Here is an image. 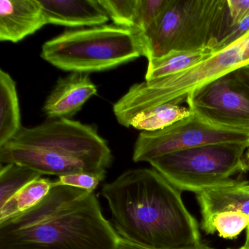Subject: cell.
Returning a JSON list of instances; mask_svg holds the SVG:
<instances>
[{
  "label": "cell",
  "mask_w": 249,
  "mask_h": 249,
  "mask_svg": "<svg viewBox=\"0 0 249 249\" xmlns=\"http://www.w3.org/2000/svg\"><path fill=\"white\" fill-rule=\"evenodd\" d=\"M112 225L143 249H190L200 244L198 222L176 189L154 168L133 169L102 188Z\"/></svg>",
  "instance_id": "obj_1"
},
{
  "label": "cell",
  "mask_w": 249,
  "mask_h": 249,
  "mask_svg": "<svg viewBox=\"0 0 249 249\" xmlns=\"http://www.w3.org/2000/svg\"><path fill=\"white\" fill-rule=\"evenodd\" d=\"M94 192L53 186L28 211L0 221V249H119Z\"/></svg>",
  "instance_id": "obj_2"
},
{
  "label": "cell",
  "mask_w": 249,
  "mask_h": 249,
  "mask_svg": "<svg viewBox=\"0 0 249 249\" xmlns=\"http://www.w3.org/2000/svg\"><path fill=\"white\" fill-rule=\"evenodd\" d=\"M249 65V32L183 72L134 84L113 106L115 116L121 125L129 127L138 113L162 105L180 106L196 90Z\"/></svg>",
  "instance_id": "obj_3"
},
{
  "label": "cell",
  "mask_w": 249,
  "mask_h": 249,
  "mask_svg": "<svg viewBox=\"0 0 249 249\" xmlns=\"http://www.w3.org/2000/svg\"><path fill=\"white\" fill-rule=\"evenodd\" d=\"M41 57L71 72H103L143 56L141 34L115 24L67 30L46 41Z\"/></svg>",
  "instance_id": "obj_4"
},
{
  "label": "cell",
  "mask_w": 249,
  "mask_h": 249,
  "mask_svg": "<svg viewBox=\"0 0 249 249\" xmlns=\"http://www.w3.org/2000/svg\"><path fill=\"white\" fill-rule=\"evenodd\" d=\"M228 27L227 0H169L141 36L148 60L172 51L213 49Z\"/></svg>",
  "instance_id": "obj_5"
},
{
  "label": "cell",
  "mask_w": 249,
  "mask_h": 249,
  "mask_svg": "<svg viewBox=\"0 0 249 249\" xmlns=\"http://www.w3.org/2000/svg\"><path fill=\"white\" fill-rule=\"evenodd\" d=\"M249 148L242 143L203 145L166 154L149 164L180 192L197 194L249 170L245 156Z\"/></svg>",
  "instance_id": "obj_6"
},
{
  "label": "cell",
  "mask_w": 249,
  "mask_h": 249,
  "mask_svg": "<svg viewBox=\"0 0 249 249\" xmlns=\"http://www.w3.org/2000/svg\"><path fill=\"white\" fill-rule=\"evenodd\" d=\"M10 142L43 147L56 155L84 163L101 181L113 160L107 142L94 126L71 119H50L34 127H22Z\"/></svg>",
  "instance_id": "obj_7"
},
{
  "label": "cell",
  "mask_w": 249,
  "mask_h": 249,
  "mask_svg": "<svg viewBox=\"0 0 249 249\" xmlns=\"http://www.w3.org/2000/svg\"><path fill=\"white\" fill-rule=\"evenodd\" d=\"M222 143L249 145V129L217 126L192 112L165 129L141 132L135 142L132 160L135 162L149 163L175 151Z\"/></svg>",
  "instance_id": "obj_8"
},
{
  "label": "cell",
  "mask_w": 249,
  "mask_h": 249,
  "mask_svg": "<svg viewBox=\"0 0 249 249\" xmlns=\"http://www.w3.org/2000/svg\"><path fill=\"white\" fill-rule=\"evenodd\" d=\"M186 103L194 113L213 124L249 129V87L237 71L196 90Z\"/></svg>",
  "instance_id": "obj_9"
},
{
  "label": "cell",
  "mask_w": 249,
  "mask_h": 249,
  "mask_svg": "<svg viewBox=\"0 0 249 249\" xmlns=\"http://www.w3.org/2000/svg\"><path fill=\"white\" fill-rule=\"evenodd\" d=\"M97 93L89 74L71 72L58 80L45 102L43 112L49 119H70Z\"/></svg>",
  "instance_id": "obj_10"
},
{
  "label": "cell",
  "mask_w": 249,
  "mask_h": 249,
  "mask_svg": "<svg viewBox=\"0 0 249 249\" xmlns=\"http://www.w3.org/2000/svg\"><path fill=\"white\" fill-rule=\"evenodd\" d=\"M47 24L40 0L0 1V40L18 43Z\"/></svg>",
  "instance_id": "obj_11"
},
{
  "label": "cell",
  "mask_w": 249,
  "mask_h": 249,
  "mask_svg": "<svg viewBox=\"0 0 249 249\" xmlns=\"http://www.w3.org/2000/svg\"><path fill=\"white\" fill-rule=\"evenodd\" d=\"M48 24L72 28L105 25L109 17L98 0H40Z\"/></svg>",
  "instance_id": "obj_12"
},
{
  "label": "cell",
  "mask_w": 249,
  "mask_h": 249,
  "mask_svg": "<svg viewBox=\"0 0 249 249\" xmlns=\"http://www.w3.org/2000/svg\"><path fill=\"white\" fill-rule=\"evenodd\" d=\"M245 182L231 179L224 184L196 194L202 225L224 213L241 212L249 215V192L245 189Z\"/></svg>",
  "instance_id": "obj_13"
},
{
  "label": "cell",
  "mask_w": 249,
  "mask_h": 249,
  "mask_svg": "<svg viewBox=\"0 0 249 249\" xmlns=\"http://www.w3.org/2000/svg\"><path fill=\"white\" fill-rule=\"evenodd\" d=\"M22 129L17 84L0 70V146L12 141Z\"/></svg>",
  "instance_id": "obj_14"
},
{
  "label": "cell",
  "mask_w": 249,
  "mask_h": 249,
  "mask_svg": "<svg viewBox=\"0 0 249 249\" xmlns=\"http://www.w3.org/2000/svg\"><path fill=\"white\" fill-rule=\"evenodd\" d=\"M211 49L192 51H172L160 57L148 60L145 81L171 76L195 66L211 54Z\"/></svg>",
  "instance_id": "obj_15"
},
{
  "label": "cell",
  "mask_w": 249,
  "mask_h": 249,
  "mask_svg": "<svg viewBox=\"0 0 249 249\" xmlns=\"http://www.w3.org/2000/svg\"><path fill=\"white\" fill-rule=\"evenodd\" d=\"M189 107L165 104L138 113L131 122L130 126L142 132L161 130L192 114Z\"/></svg>",
  "instance_id": "obj_16"
},
{
  "label": "cell",
  "mask_w": 249,
  "mask_h": 249,
  "mask_svg": "<svg viewBox=\"0 0 249 249\" xmlns=\"http://www.w3.org/2000/svg\"><path fill=\"white\" fill-rule=\"evenodd\" d=\"M53 186V181L43 177L30 182L0 207V221L31 209L47 196Z\"/></svg>",
  "instance_id": "obj_17"
},
{
  "label": "cell",
  "mask_w": 249,
  "mask_h": 249,
  "mask_svg": "<svg viewBox=\"0 0 249 249\" xmlns=\"http://www.w3.org/2000/svg\"><path fill=\"white\" fill-rule=\"evenodd\" d=\"M42 176L38 172L25 166L2 164L0 170V207L6 204L26 185Z\"/></svg>",
  "instance_id": "obj_18"
},
{
  "label": "cell",
  "mask_w": 249,
  "mask_h": 249,
  "mask_svg": "<svg viewBox=\"0 0 249 249\" xmlns=\"http://www.w3.org/2000/svg\"><path fill=\"white\" fill-rule=\"evenodd\" d=\"M249 225V215L241 212H229L218 214L207 224L201 225L206 234L217 233L224 239L237 238Z\"/></svg>",
  "instance_id": "obj_19"
},
{
  "label": "cell",
  "mask_w": 249,
  "mask_h": 249,
  "mask_svg": "<svg viewBox=\"0 0 249 249\" xmlns=\"http://www.w3.org/2000/svg\"><path fill=\"white\" fill-rule=\"evenodd\" d=\"M115 25L135 29L138 0H98Z\"/></svg>",
  "instance_id": "obj_20"
},
{
  "label": "cell",
  "mask_w": 249,
  "mask_h": 249,
  "mask_svg": "<svg viewBox=\"0 0 249 249\" xmlns=\"http://www.w3.org/2000/svg\"><path fill=\"white\" fill-rule=\"evenodd\" d=\"M169 0H138L135 29L141 36L145 34L158 19Z\"/></svg>",
  "instance_id": "obj_21"
},
{
  "label": "cell",
  "mask_w": 249,
  "mask_h": 249,
  "mask_svg": "<svg viewBox=\"0 0 249 249\" xmlns=\"http://www.w3.org/2000/svg\"><path fill=\"white\" fill-rule=\"evenodd\" d=\"M101 180L92 175L87 173H72L58 178L53 181V186H66L94 192Z\"/></svg>",
  "instance_id": "obj_22"
},
{
  "label": "cell",
  "mask_w": 249,
  "mask_h": 249,
  "mask_svg": "<svg viewBox=\"0 0 249 249\" xmlns=\"http://www.w3.org/2000/svg\"><path fill=\"white\" fill-rule=\"evenodd\" d=\"M249 32V17H246L235 25L231 26L226 29L224 33L218 40L215 47L213 51L222 49L229 45L234 43L238 39L241 38Z\"/></svg>",
  "instance_id": "obj_23"
},
{
  "label": "cell",
  "mask_w": 249,
  "mask_h": 249,
  "mask_svg": "<svg viewBox=\"0 0 249 249\" xmlns=\"http://www.w3.org/2000/svg\"><path fill=\"white\" fill-rule=\"evenodd\" d=\"M227 2L228 27L235 25L249 17V0H227Z\"/></svg>",
  "instance_id": "obj_24"
},
{
  "label": "cell",
  "mask_w": 249,
  "mask_h": 249,
  "mask_svg": "<svg viewBox=\"0 0 249 249\" xmlns=\"http://www.w3.org/2000/svg\"><path fill=\"white\" fill-rule=\"evenodd\" d=\"M119 249H143L141 248L138 247V246H135V245L132 244V243H128V242L125 241V240H122L121 241L120 246H119ZM190 249H215L214 248L211 247V246H207V245L203 244L201 243L200 244L198 245L196 247L192 248Z\"/></svg>",
  "instance_id": "obj_25"
},
{
  "label": "cell",
  "mask_w": 249,
  "mask_h": 249,
  "mask_svg": "<svg viewBox=\"0 0 249 249\" xmlns=\"http://www.w3.org/2000/svg\"><path fill=\"white\" fill-rule=\"evenodd\" d=\"M237 72H238L240 78L249 87V65L237 70Z\"/></svg>",
  "instance_id": "obj_26"
},
{
  "label": "cell",
  "mask_w": 249,
  "mask_h": 249,
  "mask_svg": "<svg viewBox=\"0 0 249 249\" xmlns=\"http://www.w3.org/2000/svg\"><path fill=\"white\" fill-rule=\"evenodd\" d=\"M244 246H246V249H249V225L246 228V242H245Z\"/></svg>",
  "instance_id": "obj_27"
},
{
  "label": "cell",
  "mask_w": 249,
  "mask_h": 249,
  "mask_svg": "<svg viewBox=\"0 0 249 249\" xmlns=\"http://www.w3.org/2000/svg\"><path fill=\"white\" fill-rule=\"evenodd\" d=\"M246 161H247L248 165H249V148L248 149L247 152L246 154Z\"/></svg>",
  "instance_id": "obj_28"
},
{
  "label": "cell",
  "mask_w": 249,
  "mask_h": 249,
  "mask_svg": "<svg viewBox=\"0 0 249 249\" xmlns=\"http://www.w3.org/2000/svg\"><path fill=\"white\" fill-rule=\"evenodd\" d=\"M244 187L246 190L249 191V181L246 180V182H245Z\"/></svg>",
  "instance_id": "obj_29"
},
{
  "label": "cell",
  "mask_w": 249,
  "mask_h": 249,
  "mask_svg": "<svg viewBox=\"0 0 249 249\" xmlns=\"http://www.w3.org/2000/svg\"><path fill=\"white\" fill-rule=\"evenodd\" d=\"M246 249V246H242V247L239 248V249Z\"/></svg>",
  "instance_id": "obj_30"
}]
</instances>
